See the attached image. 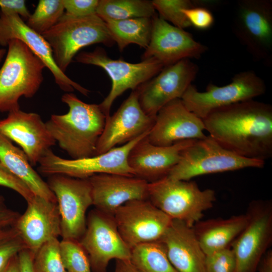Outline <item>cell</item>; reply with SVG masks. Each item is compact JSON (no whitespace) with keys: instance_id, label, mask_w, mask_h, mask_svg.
<instances>
[{"instance_id":"6da1fadb","label":"cell","mask_w":272,"mask_h":272,"mask_svg":"<svg viewBox=\"0 0 272 272\" xmlns=\"http://www.w3.org/2000/svg\"><path fill=\"white\" fill-rule=\"evenodd\" d=\"M205 130L223 148L244 158L272 157V106L252 100L213 110L202 119Z\"/></svg>"},{"instance_id":"7a4b0ae2","label":"cell","mask_w":272,"mask_h":272,"mask_svg":"<svg viewBox=\"0 0 272 272\" xmlns=\"http://www.w3.org/2000/svg\"><path fill=\"white\" fill-rule=\"evenodd\" d=\"M61 101L69 111L51 116L45 123L49 132L72 159L95 156L106 118L99 105L85 103L72 93L63 94Z\"/></svg>"},{"instance_id":"3957f363","label":"cell","mask_w":272,"mask_h":272,"mask_svg":"<svg viewBox=\"0 0 272 272\" xmlns=\"http://www.w3.org/2000/svg\"><path fill=\"white\" fill-rule=\"evenodd\" d=\"M0 69V112L20 108L19 99L33 97L43 81V62L22 41L10 40Z\"/></svg>"},{"instance_id":"277c9868","label":"cell","mask_w":272,"mask_h":272,"mask_svg":"<svg viewBox=\"0 0 272 272\" xmlns=\"http://www.w3.org/2000/svg\"><path fill=\"white\" fill-rule=\"evenodd\" d=\"M148 200L172 220L193 227L216 200L214 190H201L193 181L165 177L148 184Z\"/></svg>"},{"instance_id":"5b68a950","label":"cell","mask_w":272,"mask_h":272,"mask_svg":"<svg viewBox=\"0 0 272 272\" xmlns=\"http://www.w3.org/2000/svg\"><path fill=\"white\" fill-rule=\"evenodd\" d=\"M42 36L52 49L56 64L64 73L82 48L98 43L111 47L115 43L106 23L97 14L72 17L64 13L58 22Z\"/></svg>"},{"instance_id":"8992f818","label":"cell","mask_w":272,"mask_h":272,"mask_svg":"<svg viewBox=\"0 0 272 272\" xmlns=\"http://www.w3.org/2000/svg\"><path fill=\"white\" fill-rule=\"evenodd\" d=\"M264 165V161L244 158L228 150L209 135L184 149L178 163L167 177L188 181L203 175L262 168Z\"/></svg>"},{"instance_id":"52a82bcc","label":"cell","mask_w":272,"mask_h":272,"mask_svg":"<svg viewBox=\"0 0 272 272\" xmlns=\"http://www.w3.org/2000/svg\"><path fill=\"white\" fill-rule=\"evenodd\" d=\"M79 63L102 68L111 80V90L99 106L107 118L115 100L128 89L136 90L140 85L157 75L164 67L154 58L131 63L110 58L105 50L97 47L91 52L82 51L75 56Z\"/></svg>"},{"instance_id":"ba28073f","label":"cell","mask_w":272,"mask_h":272,"mask_svg":"<svg viewBox=\"0 0 272 272\" xmlns=\"http://www.w3.org/2000/svg\"><path fill=\"white\" fill-rule=\"evenodd\" d=\"M266 90L264 80L254 71L247 70L235 74L226 85L209 83L204 92L191 84L181 99L187 109L203 119L214 110L254 99L265 94Z\"/></svg>"},{"instance_id":"9c48e42d","label":"cell","mask_w":272,"mask_h":272,"mask_svg":"<svg viewBox=\"0 0 272 272\" xmlns=\"http://www.w3.org/2000/svg\"><path fill=\"white\" fill-rule=\"evenodd\" d=\"M149 131L103 154L85 158L65 159L49 150L39 161L38 170L40 173L49 176L62 175L80 179H87L102 173L135 176L128 164V156L135 144L147 135Z\"/></svg>"},{"instance_id":"30bf717a","label":"cell","mask_w":272,"mask_h":272,"mask_svg":"<svg viewBox=\"0 0 272 272\" xmlns=\"http://www.w3.org/2000/svg\"><path fill=\"white\" fill-rule=\"evenodd\" d=\"M234 35L254 60L272 63V1H238L232 20Z\"/></svg>"},{"instance_id":"8fae6325","label":"cell","mask_w":272,"mask_h":272,"mask_svg":"<svg viewBox=\"0 0 272 272\" xmlns=\"http://www.w3.org/2000/svg\"><path fill=\"white\" fill-rule=\"evenodd\" d=\"M248 222L230 247L236 260L235 272H256L272 242V203L254 200L246 213Z\"/></svg>"},{"instance_id":"7c38bea8","label":"cell","mask_w":272,"mask_h":272,"mask_svg":"<svg viewBox=\"0 0 272 272\" xmlns=\"http://www.w3.org/2000/svg\"><path fill=\"white\" fill-rule=\"evenodd\" d=\"M87 253L93 272H106L112 259L130 260L131 249L121 236L113 216L95 209L87 218L79 240Z\"/></svg>"},{"instance_id":"4fadbf2b","label":"cell","mask_w":272,"mask_h":272,"mask_svg":"<svg viewBox=\"0 0 272 272\" xmlns=\"http://www.w3.org/2000/svg\"><path fill=\"white\" fill-rule=\"evenodd\" d=\"M47 184L55 195L59 211L62 239L79 240L86 227V212L93 205L88 178L50 176Z\"/></svg>"},{"instance_id":"5bb4252c","label":"cell","mask_w":272,"mask_h":272,"mask_svg":"<svg viewBox=\"0 0 272 272\" xmlns=\"http://www.w3.org/2000/svg\"><path fill=\"white\" fill-rule=\"evenodd\" d=\"M198 72L197 65L189 59L164 66L157 75L137 89L143 111L148 116L156 118L163 106L181 98Z\"/></svg>"},{"instance_id":"9a60e30c","label":"cell","mask_w":272,"mask_h":272,"mask_svg":"<svg viewBox=\"0 0 272 272\" xmlns=\"http://www.w3.org/2000/svg\"><path fill=\"white\" fill-rule=\"evenodd\" d=\"M113 218L121 236L130 249L159 241L172 221L148 199L125 203L115 212Z\"/></svg>"},{"instance_id":"2e32d148","label":"cell","mask_w":272,"mask_h":272,"mask_svg":"<svg viewBox=\"0 0 272 272\" xmlns=\"http://www.w3.org/2000/svg\"><path fill=\"white\" fill-rule=\"evenodd\" d=\"M208 50L184 29L172 25L156 14L152 18L151 38L142 60L154 58L164 66L182 59H198Z\"/></svg>"},{"instance_id":"e0dca14e","label":"cell","mask_w":272,"mask_h":272,"mask_svg":"<svg viewBox=\"0 0 272 272\" xmlns=\"http://www.w3.org/2000/svg\"><path fill=\"white\" fill-rule=\"evenodd\" d=\"M155 120V118L148 116L142 108L138 90L132 91L116 111L106 118L95 155L103 154L118 145H124L149 131Z\"/></svg>"},{"instance_id":"ac0fdd59","label":"cell","mask_w":272,"mask_h":272,"mask_svg":"<svg viewBox=\"0 0 272 272\" xmlns=\"http://www.w3.org/2000/svg\"><path fill=\"white\" fill-rule=\"evenodd\" d=\"M15 39L24 42L43 62L62 90L71 93L76 90L86 96L89 95L90 90L73 81L58 68L52 49L42 35L29 27L19 15L0 12V45L7 46L9 42Z\"/></svg>"},{"instance_id":"d6986e66","label":"cell","mask_w":272,"mask_h":272,"mask_svg":"<svg viewBox=\"0 0 272 272\" xmlns=\"http://www.w3.org/2000/svg\"><path fill=\"white\" fill-rule=\"evenodd\" d=\"M205 130L202 119L176 99L158 111L147 138L155 145L169 146L184 140L203 139L207 137Z\"/></svg>"},{"instance_id":"ffe728a7","label":"cell","mask_w":272,"mask_h":272,"mask_svg":"<svg viewBox=\"0 0 272 272\" xmlns=\"http://www.w3.org/2000/svg\"><path fill=\"white\" fill-rule=\"evenodd\" d=\"M0 133L22 148L32 166L38 164L56 143L39 114L20 108L0 120Z\"/></svg>"},{"instance_id":"44dd1931","label":"cell","mask_w":272,"mask_h":272,"mask_svg":"<svg viewBox=\"0 0 272 272\" xmlns=\"http://www.w3.org/2000/svg\"><path fill=\"white\" fill-rule=\"evenodd\" d=\"M147 135L130 150L127 161L134 176L148 183L167 176L178 163L182 151L196 141L187 140L169 146H159L151 143Z\"/></svg>"},{"instance_id":"7402d4cb","label":"cell","mask_w":272,"mask_h":272,"mask_svg":"<svg viewBox=\"0 0 272 272\" xmlns=\"http://www.w3.org/2000/svg\"><path fill=\"white\" fill-rule=\"evenodd\" d=\"M93 205L97 210L113 216L125 203L148 199V184L136 176L102 173L89 178Z\"/></svg>"},{"instance_id":"603a6c76","label":"cell","mask_w":272,"mask_h":272,"mask_svg":"<svg viewBox=\"0 0 272 272\" xmlns=\"http://www.w3.org/2000/svg\"><path fill=\"white\" fill-rule=\"evenodd\" d=\"M27 205L15 226L34 258L44 243L61 235L60 216L57 202L40 196L35 195Z\"/></svg>"},{"instance_id":"cb8c5ba5","label":"cell","mask_w":272,"mask_h":272,"mask_svg":"<svg viewBox=\"0 0 272 272\" xmlns=\"http://www.w3.org/2000/svg\"><path fill=\"white\" fill-rule=\"evenodd\" d=\"M159 241L177 272H205L206 254L192 227L182 221L172 220Z\"/></svg>"},{"instance_id":"d4e9b609","label":"cell","mask_w":272,"mask_h":272,"mask_svg":"<svg viewBox=\"0 0 272 272\" xmlns=\"http://www.w3.org/2000/svg\"><path fill=\"white\" fill-rule=\"evenodd\" d=\"M248 222L246 214L198 222L192 227L205 254L230 246Z\"/></svg>"},{"instance_id":"484cf974","label":"cell","mask_w":272,"mask_h":272,"mask_svg":"<svg viewBox=\"0 0 272 272\" xmlns=\"http://www.w3.org/2000/svg\"><path fill=\"white\" fill-rule=\"evenodd\" d=\"M0 161L15 176L23 181L35 195L57 202L47 183L33 169L25 153L0 133Z\"/></svg>"},{"instance_id":"4316f807","label":"cell","mask_w":272,"mask_h":272,"mask_svg":"<svg viewBox=\"0 0 272 272\" xmlns=\"http://www.w3.org/2000/svg\"><path fill=\"white\" fill-rule=\"evenodd\" d=\"M108 31L119 51L135 44L146 49L150 42L152 18H137L105 22Z\"/></svg>"},{"instance_id":"83f0119b","label":"cell","mask_w":272,"mask_h":272,"mask_svg":"<svg viewBox=\"0 0 272 272\" xmlns=\"http://www.w3.org/2000/svg\"><path fill=\"white\" fill-rule=\"evenodd\" d=\"M96 14L106 22L137 18H153L156 13L152 1L99 0Z\"/></svg>"},{"instance_id":"f1b7e54d","label":"cell","mask_w":272,"mask_h":272,"mask_svg":"<svg viewBox=\"0 0 272 272\" xmlns=\"http://www.w3.org/2000/svg\"><path fill=\"white\" fill-rule=\"evenodd\" d=\"M129 260L138 272H177L159 241L139 244L131 248Z\"/></svg>"},{"instance_id":"f546056e","label":"cell","mask_w":272,"mask_h":272,"mask_svg":"<svg viewBox=\"0 0 272 272\" xmlns=\"http://www.w3.org/2000/svg\"><path fill=\"white\" fill-rule=\"evenodd\" d=\"M64 13L62 0H40L26 24L42 35L55 25Z\"/></svg>"},{"instance_id":"4dcf8cb0","label":"cell","mask_w":272,"mask_h":272,"mask_svg":"<svg viewBox=\"0 0 272 272\" xmlns=\"http://www.w3.org/2000/svg\"><path fill=\"white\" fill-rule=\"evenodd\" d=\"M152 2L160 18L183 29L191 25L182 10L201 5L200 1L190 0H153Z\"/></svg>"},{"instance_id":"1f68e13d","label":"cell","mask_w":272,"mask_h":272,"mask_svg":"<svg viewBox=\"0 0 272 272\" xmlns=\"http://www.w3.org/2000/svg\"><path fill=\"white\" fill-rule=\"evenodd\" d=\"M60 253L66 272H91L87 253L78 240L62 239Z\"/></svg>"},{"instance_id":"d6a6232c","label":"cell","mask_w":272,"mask_h":272,"mask_svg":"<svg viewBox=\"0 0 272 272\" xmlns=\"http://www.w3.org/2000/svg\"><path fill=\"white\" fill-rule=\"evenodd\" d=\"M60 241L52 238L38 249L33 259L35 272H66L60 253Z\"/></svg>"},{"instance_id":"836d02e7","label":"cell","mask_w":272,"mask_h":272,"mask_svg":"<svg viewBox=\"0 0 272 272\" xmlns=\"http://www.w3.org/2000/svg\"><path fill=\"white\" fill-rule=\"evenodd\" d=\"M27 249L15 226L0 230V272L10 259L21 251Z\"/></svg>"},{"instance_id":"e575fe53","label":"cell","mask_w":272,"mask_h":272,"mask_svg":"<svg viewBox=\"0 0 272 272\" xmlns=\"http://www.w3.org/2000/svg\"><path fill=\"white\" fill-rule=\"evenodd\" d=\"M235 271V257L230 246L206 255L205 272Z\"/></svg>"},{"instance_id":"d590c367","label":"cell","mask_w":272,"mask_h":272,"mask_svg":"<svg viewBox=\"0 0 272 272\" xmlns=\"http://www.w3.org/2000/svg\"><path fill=\"white\" fill-rule=\"evenodd\" d=\"M191 26L199 30H207L214 23V17L211 11L203 6H194L182 10Z\"/></svg>"},{"instance_id":"8d00e7d4","label":"cell","mask_w":272,"mask_h":272,"mask_svg":"<svg viewBox=\"0 0 272 272\" xmlns=\"http://www.w3.org/2000/svg\"><path fill=\"white\" fill-rule=\"evenodd\" d=\"M0 186L13 190L27 202L31 200L35 195L29 187L20 179L12 173L0 161Z\"/></svg>"},{"instance_id":"74e56055","label":"cell","mask_w":272,"mask_h":272,"mask_svg":"<svg viewBox=\"0 0 272 272\" xmlns=\"http://www.w3.org/2000/svg\"><path fill=\"white\" fill-rule=\"evenodd\" d=\"M99 0H62L64 14L72 17H84L96 14Z\"/></svg>"},{"instance_id":"f35d334b","label":"cell","mask_w":272,"mask_h":272,"mask_svg":"<svg viewBox=\"0 0 272 272\" xmlns=\"http://www.w3.org/2000/svg\"><path fill=\"white\" fill-rule=\"evenodd\" d=\"M1 12L16 14L27 20L30 14L24 0H0Z\"/></svg>"},{"instance_id":"ab89813d","label":"cell","mask_w":272,"mask_h":272,"mask_svg":"<svg viewBox=\"0 0 272 272\" xmlns=\"http://www.w3.org/2000/svg\"><path fill=\"white\" fill-rule=\"evenodd\" d=\"M20 214L6 205L5 199L0 195V230L14 226Z\"/></svg>"},{"instance_id":"60d3db41","label":"cell","mask_w":272,"mask_h":272,"mask_svg":"<svg viewBox=\"0 0 272 272\" xmlns=\"http://www.w3.org/2000/svg\"><path fill=\"white\" fill-rule=\"evenodd\" d=\"M20 272H35L33 266L34 256L27 249H25L18 254Z\"/></svg>"},{"instance_id":"b9f144b4","label":"cell","mask_w":272,"mask_h":272,"mask_svg":"<svg viewBox=\"0 0 272 272\" xmlns=\"http://www.w3.org/2000/svg\"><path fill=\"white\" fill-rule=\"evenodd\" d=\"M258 272H272V250H268L262 258L257 268Z\"/></svg>"},{"instance_id":"7bdbcfd3","label":"cell","mask_w":272,"mask_h":272,"mask_svg":"<svg viewBox=\"0 0 272 272\" xmlns=\"http://www.w3.org/2000/svg\"><path fill=\"white\" fill-rule=\"evenodd\" d=\"M114 272H138L130 260H116Z\"/></svg>"},{"instance_id":"ee69618b","label":"cell","mask_w":272,"mask_h":272,"mask_svg":"<svg viewBox=\"0 0 272 272\" xmlns=\"http://www.w3.org/2000/svg\"><path fill=\"white\" fill-rule=\"evenodd\" d=\"M1 272H20L18 254L10 259Z\"/></svg>"},{"instance_id":"f6af8a7d","label":"cell","mask_w":272,"mask_h":272,"mask_svg":"<svg viewBox=\"0 0 272 272\" xmlns=\"http://www.w3.org/2000/svg\"><path fill=\"white\" fill-rule=\"evenodd\" d=\"M6 53V50L4 48H0V62L2 58H3Z\"/></svg>"}]
</instances>
